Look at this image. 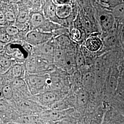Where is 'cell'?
Masks as SVG:
<instances>
[{"label":"cell","instance_id":"obj_1","mask_svg":"<svg viewBox=\"0 0 124 124\" xmlns=\"http://www.w3.org/2000/svg\"><path fill=\"white\" fill-rule=\"evenodd\" d=\"M25 81L30 93L33 95L42 93L45 88L50 85L49 76L46 74H28L25 77Z\"/></svg>","mask_w":124,"mask_h":124},{"label":"cell","instance_id":"obj_2","mask_svg":"<svg viewBox=\"0 0 124 124\" xmlns=\"http://www.w3.org/2000/svg\"><path fill=\"white\" fill-rule=\"evenodd\" d=\"M52 37L51 33L36 30H32L27 34L26 41L29 44L37 46L50 41Z\"/></svg>","mask_w":124,"mask_h":124},{"label":"cell","instance_id":"obj_3","mask_svg":"<svg viewBox=\"0 0 124 124\" xmlns=\"http://www.w3.org/2000/svg\"><path fill=\"white\" fill-rule=\"evenodd\" d=\"M98 21L102 31L110 33L115 29L116 19L112 12L104 11L100 13L98 16Z\"/></svg>","mask_w":124,"mask_h":124},{"label":"cell","instance_id":"obj_4","mask_svg":"<svg viewBox=\"0 0 124 124\" xmlns=\"http://www.w3.org/2000/svg\"><path fill=\"white\" fill-rule=\"evenodd\" d=\"M39 102L42 105L50 108L60 100L59 94L55 91H49L36 95Z\"/></svg>","mask_w":124,"mask_h":124},{"label":"cell","instance_id":"obj_5","mask_svg":"<svg viewBox=\"0 0 124 124\" xmlns=\"http://www.w3.org/2000/svg\"><path fill=\"white\" fill-rule=\"evenodd\" d=\"M119 76V72H117L114 69L109 72L105 81V88L108 94H113L116 93L118 86Z\"/></svg>","mask_w":124,"mask_h":124},{"label":"cell","instance_id":"obj_6","mask_svg":"<svg viewBox=\"0 0 124 124\" xmlns=\"http://www.w3.org/2000/svg\"><path fill=\"white\" fill-rule=\"evenodd\" d=\"M55 46L50 41L39 46H36V54L38 57L44 58L48 61L53 59V55Z\"/></svg>","mask_w":124,"mask_h":124},{"label":"cell","instance_id":"obj_7","mask_svg":"<svg viewBox=\"0 0 124 124\" xmlns=\"http://www.w3.org/2000/svg\"><path fill=\"white\" fill-rule=\"evenodd\" d=\"M72 108L64 110H53L50 109L48 111L43 113V116L47 122L55 123L68 117L69 115L72 112Z\"/></svg>","mask_w":124,"mask_h":124},{"label":"cell","instance_id":"obj_8","mask_svg":"<svg viewBox=\"0 0 124 124\" xmlns=\"http://www.w3.org/2000/svg\"><path fill=\"white\" fill-rule=\"evenodd\" d=\"M102 46V40L96 35H90L85 42V47L92 53H96L100 50Z\"/></svg>","mask_w":124,"mask_h":124},{"label":"cell","instance_id":"obj_9","mask_svg":"<svg viewBox=\"0 0 124 124\" xmlns=\"http://www.w3.org/2000/svg\"><path fill=\"white\" fill-rule=\"evenodd\" d=\"M18 106L23 113L28 115H32L40 110L39 107L35 103L28 100H24L20 102L18 104Z\"/></svg>","mask_w":124,"mask_h":124},{"label":"cell","instance_id":"obj_10","mask_svg":"<svg viewBox=\"0 0 124 124\" xmlns=\"http://www.w3.org/2000/svg\"><path fill=\"white\" fill-rule=\"evenodd\" d=\"M90 98L88 91L84 89H80L76 94V103L77 107L80 108H83L88 103Z\"/></svg>","mask_w":124,"mask_h":124},{"label":"cell","instance_id":"obj_11","mask_svg":"<svg viewBox=\"0 0 124 124\" xmlns=\"http://www.w3.org/2000/svg\"><path fill=\"white\" fill-rule=\"evenodd\" d=\"M124 116L115 111H109L107 113L102 124H124Z\"/></svg>","mask_w":124,"mask_h":124},{"label":"cell","instance_id":"obj_12","mask_svg":"<svg viewBox=\"0 0 124 124\" xmlns=\"http://www.w3.org/2000/svg\"><path fill=\"white\" fill-rule=\"evenodd\" d=\"M71 12L72 8L69 3L56 6V16L58 18L66 19L71 15Z\"/></svg>","mask_w":124,"mask_h":124},{"label":"cell","instance_id":"obj_13","mask_svg":"<svg viewBox=\"0 0 124 124\" xmlns=\"http://www.w3.org/2000/svg\"><path fill=\"white\" fill-rule=\"evenodd\" d=\"M25 68L29 74H38L39 71L37 57L31 56L28 58L25 62Z\"/></svg>","mask_w":124,"mask_h":124},{"label":"cell","instance_id":"obj_14","mask_svg":"<svg viewBox=\"0 0 124 124\" xmlns=\"http://www.w3.org/2000/svg\"><path fill=\"white\" fill-rule=\"evenodd\" d=\"M30 25L33 30H36L41 27L45 23L43 15L40 13H34L31 15L30 18Z\"/></svg>","mask_w":124,"mask_h":124},{"label":"cell","instance_id":"obj_15","mask_svg":"<svg viewBox=\"0 0 124 124\" xmlns=\"http://www.w3.org/2000/svg\"><path fill=\"white\" fill-rule=\"evenodd\" d=\"M82 75V86L84 89L88 91V90L92 86L95 80V76L93 72L90 70L85 71Z\"/></svg>","mask_w":124,"mask_h":124},{"label":"cell","instance_id":"obj_16","mask_svg":"<svg viewBox=\"0 0 124 124\" xmlns=\"http://www.w3.org/2000/svg\"><path fill=\"white\" fill-rule=\"evenodd\" d=\"M65 55H66L59 46L57 44L55 46L53 55V61L54 62L59 65H64Z\"/></svg>","mask_w":124,"mask_h":124},{"label":"cell","instance_id":"obj_17","mask_svg":"<svg viewBox=\"0 0 124 124\" xmlns=\"http://www.w3.org/2000/svg\"><path fill=\"white\" fill-rule=\"evenodd\" d=\"M44 13L46 18L51 20H54L57 17L56 13V6L53 2H48L45 6L44 8Z\"/></svg>","mask_w":124,"mask_h":124},{"label":"cell","instance_id":"obj_18","mask_svg":"<svg viewBox=\"0 0 124 124\" xmlns=\"http://www.w3.org/2000/svg\"><path fill=\"white\" fill-rule=\"evenodd\" d=\"M12 87L13 90L18 91L19 93L24 92L25 93L27 91H29L25 80H23L22 78L15 79L12 82Z\"/></svg>","mask_w":124,"mask_h":124},{"label":"cell","instance_id":"obj_19","mask_svg":"<svg viewBox=\"0 0 124 124\" xmlns=\"http://www.w3.org/2000/svg\"><path fill=\"white\" fill-rule=\"evenodd\" d=\"M104 44L108 47H113L119 44V39L117 35L111 31L104 39Z\"/></svg>","mask_w":124,"mask_h":124},{"label":"cell","instance_id":"obj_20","mask_svg":"<svg viewBox=\"0 0 124 124\" xmlns=\"http://www.w3.org/2000/svg\"><path fill=\"white\" fill-rule=\"evenodd\" d=\"M112 13L116 20L123 21L124 22V1L116 6L112 11Z\"/></svg>","mask_w":124,"mask_h":124},{"label":"cell","instance_id":"obj_21","mask_svg":"<svg viewBox=\"0 0 124 124\" xmlns=\"http://www.w3.org/2000/svg\"><path fill=\"white\" fill-rule=\"evenodd\" d=\"M57 45L59 46L61 48L68 47L71 45V40L69 36L62 35L57 37L56 39Z\"/></svg>","mask_w":124,"mask_h":124},{"label":"cell","instance_id":"obj_22","mask_svg":"<svg viewBox=\"0 0 124 124\" xmlns=\"http://www.w3.org/2000/svg\"><path fill=\"white\" fill-rule=\"evenodd\" d=\"M24 68L22 65L16 64L12 67V74L15 79L21 78L24 74Z\"/></svg>","mask_w":124,"mask_h":124},{"label":"cell","instance_id":"obj_23","mask_svg":"<svg viewBox=\"0 0 124 124\" xmlns=\"http://www.w3.org/2000/svg\"><path fill=\"white\" fill-rule=\"evenodd\" d=\"M75 57L76 66L80 68L84 67L85 65V62L81 49L77 50Z\"/></svg>","mask_w":124,"mask_h":124},{"label":"cell","instance_id":"obj_24","mask_svg":"<svg viewBox=\"0 0 124 124\" xmlns=\"http://www.w3.org/2000/svg\"><path fill=\"white\" fill-rule=\"evenodd\" d=\"M73 82L76 88L80 89L82 86V75L80 71H76L74 73Z\"/></svg>","mask_w":124,"mask_h":124},{"label":"cell","instance_id":"obj_25","mask_svg":"<svg viewBox=\"0 0 124 124\" xmlns=\"http://www.w3.org/2000/svg\"><path fill=\"white\" fill-rule=\"evenodd\" d=\"M2 96L7 100L11 99L13 96V89L12 86L6 85L2 89Z\"/></svg>","mask_w":124,"mask_h":124},{"label":"cell","instance_id":"obj_26","mask_svg":"<svg viewBox=\"0 0 124 124\" xmlns=\"http://www.w3.org/2000/svg\"><path fill=\"white\" fill-rule=\"evenodd\" d=\"M0 64L1 70H5L6 69H8L12 65V60L8 57L1 56Z\"/></svg>","mask_w":124,"mask_h":124},{"label":"cell","instance_id":"obj_27","mask_svg":"<svg viewBox=\"0 0 124 124\" xmlns=\"http://www.w3.org/2000/svg\"><path fill=\"white\" fill-rule=\"evenodd\" d=\"M29 17L28 12L25 10H22L19 12L17 15L16 20L19 23L23 24L26 22Z\"/></svg>","mask_w":124,"mask_h":124},{"label":"cell","instance_id":"obj_28","mask_svg":"<svg viewBox=\"0 0 124 124\" xmlns=\"http://www.w3.org/2000/svg\"><path fill=\"white\" fill-rule=\"evenodd\" d=\"M119 76L118 79V86L117 92H118L120 93L124 90V69L119 70Z\"/></svg>","mask_w":124,"mask_h":124},{"label":"cell","instance_id":"obj_29","mask_svg":"<svg viewBox=\"0 0 124 124\" xmlns=\"http://www.w3.org/2000/svg\"><path fill=\"white\" fill-rule=\"evenodd\" d=\"M82 36V32L81 30L77 28H75L70 32V38L74 41H78L80 40Z\"/></svg>","mask_w":124,"mask_h":124},{"label":"cell","instance_id":"obj_30","mask_svg":"<svg viewBox=\"0 0 124 124\" xmlns=\"http://www.w3.org/2000/svg\"><path fill=\"white\" fill-rule=\"evenodd\" d=\"M6 32L10 36H16L19 32V30L18 27L13 25H9L6 29Z\"/></svg>","mask_w":124,"mask_h":124},{"label":"cell","instance_id":"obj_31","mask_svg":"<svg viewBox=\"0 0 124 124\" xmlns=\"http://www.w3.org/2000/svg\"><path fill=\"white\" fill-rule=\"evenodd\" d=\"M4 14L7 22L9 23H13V22H14L15 19V16L14 14L12 11H7L5 12Z\"/></svg>","mask_w":124,"mask_h":124},{"label":"cell","instance_id":"obj_32","mask_svg":"<svg viewBox=\"0 0 124 124\" xmlns=\"http://www.w3.org/2000/svg\"><path fill=\"white\" fill-rule=\"evenodd\" d=\"M11 36L8 35L6 32L4 33H2V34H0V42L2 43L8 42L11 40Z\"/></svg>","mask_w":124,"mask_h":124},{"label":"cell","instance_id":"obj_33","mask_svg":"<svg viewBox=\"0 0 124 124\" xmlns=\"http://www.w3.org/2000/svg\"><path fill=\"white\" fill-rule=\"evenodd\" d=\"M54 123L55 124H73V122L72 120L68 117Z\"/></svg>","mask_w":124,"mask_h":124},{"label":"cell","instance_id":"obj_34","mask_svg":"<svg viewBox=\"0 0 124 124\" xmlns=\"http://www.w3.org/2000/svg\"><path fill=\"white\" fill-rule=\"evenodd\" d=\"M0 24L1 25H4L7 21L6 18L5 17L4 14L1 12H0Z\"/></svg>","mask_w":124,"mask_h":124},{"label":"cell","instance_id":"obj_35","mask_svg":"<svg viewBox=\"0 0 124 124\" xmlns=\"http://www.w3.org/2000/svg\"><path fill=\"white\" fill-rule=\"evenodd\" d=\"M119 93H120V99H121L122 100L124 101V90Z\"/></svg>","mask_w":124,"mask_h":124},{"label":"cell","instance_id":"obj_36","mask_svg":"<svg viewBox=\"0 0 124 124\" xmlns=\"http://www.w3.org/2000/svg\"><path fill=\"white\" fill-rule=\"evenodd\" d=\"M91 124H100L99 123H98L97 121H93V122H92Z\"/></svg>","mask_w":124,"mask_h":124},{"label":"cell","instance_id":"obj_37","mask_svg":"<svg viewBox=\"0 0 124 124\" xmlns=\"http://www.w3.org/2000/svg\"><path fill=\"white\" fill-rule=\"evenodd\" d=\"M46 124H55L54 123H53V122H47Z\"/></svg>","mask_w":124,"mask_h":124}]
</instances>
